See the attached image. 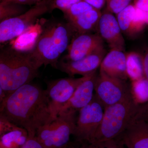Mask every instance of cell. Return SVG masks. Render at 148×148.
I'll return each instance as SVG.
<instances>
[{
  "instance_id": "obj_6",
  "label": "cell",
  "mask_w": 148,
  "mask_h": 148,
  "mask_svg": "<svg viewBox=\"0 0 148 148\" xmlns=\"http://www.w3.org/2000/svg\"><path fill=\"white\" fill-rule=\"evenodd\" d=\"M51 0H43L32 6L25 13L0 22V43L11 40L23 34L40 16L51 12Z\"/></svg>"
},
{
  "instance_id": "obj_15",
  "label": "cell",
  "mask_w": 148,
  "mask_h": 148,
  "mask_svg": "<svg viewBox=\"0 0 148 148\" xmlns=\"http://www.w3.org/2000/svg\"><path fill=\"white\" fill-rule=\"evenodd\" d=\"M100 71L109 76L126 80L128 77L126 69V54L121 51L111 49L103 58Z\"/></svg>"
},
{
  "instance_id": "obj_13",
  "label": "cell",
  "mask_w": 148,
  "mask_h": 148,
  "mask_svg": "<svg viewBox=\"0 0 148 148\" xmlns=\"http://www.w3.org/2000/svg\"><path fill=\"white\" fill-rule=\"evenodd\" d=\"M117 138L127 148H148V121L134 116Z\"/></svg>"
},
{
  "instance_id": "obj_11",
  "label": "cell",
  "mask_w": 148,
  "mask_h": 148,
  "mask_svg": "<svg viewBox=\"0 0 148 148\" xmlns=\"http://www.w3.org/2000/svg\"><path fill=\"white\" fill-rule=\"evenodd\" d=\"M106 55V49L103 48L77 61H66L60 59L57 69L71 77L76 75L84 76L96 71Z\"/></svg>"
},
{
  "instance_id": "obj_17",
  "label": "cell",
  "mask_w": 148,
  "mask_h": 148,
  "mask_svg": "<svg viewBox=\"0 0 148 148\" xmlns=\"http://www.w3.org/2000/svg\"><path fill=\"white\" fill-rule=\"evenodd\" d=\"M28 138V132L19 127L10 132L0 135V148H21Z\"/></svg>"
},
{
  "instance_id": "obj_35",
  "label": "cell",
  "mask_w": 148,
  "mask_h": 148,
  "mask_svg": "<svg viewBox=\"0 0 148 148\" xmlns=\"http://www.w3.org/2000/svg\"><path fill=\"white\" fill-rule=\"evenodd\" d=\"M34 1H36L37 3L40 2L42 1H43V0H34Z\"/></svg>"
},
{
  "instance_id": "obj_19",
  "label": "cell",
  "mask_w": 148,
  "mask_h": 148,
  "mask_svg": "<svg viewBox=\"0 0 148 148\" xmlns=\"http://www.w3.org/2000/svg\"><path fill=\"white\" fill-rule=\"evenodd\" d=\"M136 8L134 4L129 5L117 14V20L122 33L132 36V27Z\"/></svg>"
},
{
  "instance_id": "obj_8",
  "label": "cell",
  "mask_w": 148,
  "mask_h": 148,
  "mask_svg": "<svg viewBox=\"0 0 148 148\" xmlns=\"http://www.w3.org/2000/svg\"><path fill=\"white\" fill-rule=\"evenodd\" d=\"M131 91L125 80L109 76L100 71L97 75L95 95L104 109L121 101Z\"/></svg>"
},
{
  "instance_id": "obj_20",
  "label": "cell",
  "mask_w": 148,
  "mask_h": 148,
  "mask_svg": "<svg viewBox=\"0 0 148 148\" xmlns=\"http://www.w3.org/2000/svg\"><path fill=\"white\" fill-rule=\"evenodd\" d=\"M27 5L10 1L0 2V22L14 18L26 12Z\"/></svg>"
},
{
  "instance_id": "obj_21",
  "label": "cell",
  "mask_w": 148,
  "mask_h": 148,
  "mask_svg": "<svg viewBox=\"0 0 148 148\" xmlns=\"http://www.w3.org/2000/svg\"><path fill=\"white\" fill-rule=\"evenodd\" d=\"M131 89L132 95L137 103L148 101V80L145 77L133 81Z\"/></svg>"
},
{
  "instance_id": "obj_25",
  "label": "cell",
  "mask_w": 148,
  "mask_h": 148,
  "mask_svg": "<svg viewBox=\"0 0 148 148\" xmlns=\"http://www.w3.org/2000/svg\"><path fill=\"white\" fill-rule=\"evenodd\" d=\"M82 0H51V12L55 9L63 12L67 10L73 5Z\"/></svg>"
},
{
  "instance_id": "obj_24",
  "label": "cell",
  "mask_w": 148,
  "mask_h": 148,
  "mask_svg": "<svg viewBox=\"0 0 148 148\" xmlns=\"http://www.w3.org/2000/svg\"><path fill=\"white\" fill-rule=\"evenodd\" d=\"M132 0H106V9L111 13L118 14L130 4Z\"/></svg>"
},
{
  "instance_id": "obj_18",
  "label": "cell",
  "mask_w": 148,
  "mask_h": 148,
  "mask_svg": "<svg viewBox=\"0 0 148 148\" xmlns=\"http://www.w3.org/2000/svg\"><path fill=\"white\" fill-rule=\"evenodd\" d=\"M126 69L128 77L132 81L145 76L143 57L138 53L131 52L126 54Z\"/></svg>"
},
{
  "instance_id": "obj_14",
  "label": "cell",
  "mask_w": 148,
  "mask_h": 148,
  "mask_svg": "<svg viewBox=\"0 0 148 148\" xmlns=\"http://www.w3.org/2000/svg\"><path fill=\"white\" fill-rule=\"evenodd\" d=\"M98 75L95 71L88 75L78 86L71 98L61 108L60 112L69 109L79 111L88 105L94 96L95 83Z\"/></svg>"
},
{
  "instance_id": "obj_10",
  "label": "cell",
  "mask_w": 148,
  "mask_h": 148,
  "mask_svg": "<svg viewBox=\"0 0 148 148\" xmlns=\"http://www.w3.org/2000/svg\"><path fill=\"white\" fill-rule=\"evenodd\" d=\"M104 48V40L98 33L75 35L68 48V53L61 58L75 61Z\"/></svg>"
},
{
  "instance_id": "obj_9",
  "label": "cell",
  "mask_w": 148,
  "mask_h": 148,
  "mask_svg": "<svg viewBox=\"0 0 148 148\" xmlns=\"http://www.w3.org/2000/svg\"><path fill=\"white\" fill-rule=\"evenodd\" d=\"M88 75L78 78L58 79L47 82L46 90L50 100L51 110L54 119L58 116L61 108L71 98L78 86Z\"/></svg>"
},
{
  "instance_id": "obj_26",
  "label": "cell",
  "mask_w": 148,
  "mask_h": 148,
  "mask_svg": "<svg viewBox=\"0 0 148 148\" xmlns=\"http://www.w3.org/2000/svg\"><path fill=\"white\" fill-rule=\"evenodd\" d=\"M19 126L0 116V135L17 129Z\"/></svg>"
},
{
  "instance_id": "obj_34",
  "label": "cell",
  "mask_w": 148,
  "mask_h": 148,
  "mask_svg": "<svg viewBox=\"0 0 148 148\" xmlns=\"http://www.w3.org/2000/svg\"><path fill=\"white\" fill-rule=\"evenodd\" d=\"M146 13V20L145 22L146 24H148V12H145Z\"/></svg>"
},
{
  "instance_id": "obj_23",
  "label": "cell",
  "mask_w": 148,
  "mask_h": 148,
  "mask_svg": "<svg viewBox=\"0 0 148 148\" xmlns=\"http://www.w3.org/2000/svg\"><path fill=\"white\" fill-rule=\"evenodd\" d=\"M124 145L119 138L100 142L84 143L81 148H125Z\"/></svg>"
},
{
  "instance_id": "obj_4",
  "label": "cell",
  "mask_w": 148,
  "mask_h": 148,
  "mask_svg": "<svg viewBox=\"0 0 148 148\" xmlns=\"http://www.w3.org/2000/svg\"><path fill=\"white\" fill-rule=\"evenodd\" d=\"M130 92L122 100L105 108L102 121L89 143H100L118 137L126 129L139 108Z\"/></svg>"
},
{
  "instance_id": "obj_33",
  "label": "cell",
  "mask_w": 148,
  "mask_h": 148,
  "mask_svg": "<svg viewBox=\"0 0 148 148\" xmlns=\"http://www.w3.org/2000/svg\"><path fill=\"white\" fill-rule=\"evenodd\" d=\"M61 148H76L74 147L72 145H71L70 144V143H69L68 145H67L64 146V147H63Z\"/></svg>"
},
{
  "instance_id": "obj_31",
  "label": "cell",
  "mask_w": 148,
  "mask_h": 148,
  "mask_svg": "<svg viewBox=\"0 0 148 148\" xmlns=\"http://www.w3.org/2000/svg\"><path fill=\"white\" fill-rule=\"evenodd\" d=\"M1 1L12 2L25 5H34L38 3L34 0H1Z\"/></svg>"
},
{
  "instance_id": "obj_29",
  "label": "cell",
  "mask_w": 148,
  "mask_h": 148,
  "mask_svg": "<svg viewBox=\"0 0 148 148\" xmlns=\"http://www.w3.org/2000/svg\"><path fill=\"white\" fill-rule=\"evenodd\" d=\"M84 1L89 4L93 8L99 10H101L106 3V0H84Z\"/></svg>"
},
{
  "instance_id": "obj_22",
  "label": "cell",
  "mask_w": 148,
  "mask_h": 148,
  "mask_svg": "<svg viewBox=\"0 0 148 148\" xmlns=\"http://www.w3.org/2000/svg\"><path fill=\"white\" fill-rule=\"evenodd\" d=\"M93 8H94L89 4L82 0L73 5L70 8L62 12L64 14L65 20L69 21L86 12Z\"/></svg>"
},
{
  "instance_id": "obj_32",
  "label": "cell",
  "mask_w": 148,
  "mask_h": 148,
  "mask_svg": "<svg viewBox=\"0 0 148 148\" xmlns=\"http://www.w3.org/2000/svg\"><path fill=\"white\" fill-rule=\"evenodd\" d=\"M143 61L145 77L148 80V50L143 57Z\"/></svg>"
},
{
  "instance_id": "obj_12",
  "label": "cell",
  "mask_w": 148,
  "mask_h": 148,
  "mask_svg": "<svg viewBox=\"0 0 148 148\" xmlns=\"http://www.w3.org/2000/svg\"><path fill=\"white\" fill-rule=\"evenodd\" d=\"M98 34L111 49L124 51L125 41L116 17L106 9L103 12L99 24Z\"/></svg>"
},
{
  "instance_id": "obj_7",
  "label": "cell",
  "mask_w": 148,
  "mask_h": 148,
  "mask_svg": "<svg viewBox=\"0 0 148 148\" xmlns=\"http://www.w3.org/2000/svg\"><path fill=\"white\" fill-rule=\"evenodd\" d=\"M104 107L95 94L90 103L81 109L73 135L80 143L91 142L103 120Z\"/></svg>"
},
{
  "instance_id": "obj_5",
  "label": "cell",
  "mask_w": 148,
  "mask_h": 148,
  "mask_svg": "<svg viewBox=\"0 0 148 148\" xmlns=\"http://www.w3.org/2000/svg\"><path fill=\"white\" fill-rule=\"evenodd\" d=\"M77 111H60L55 119L38 128L36 136L44 148H61L70 143L75 128Z\"/></svg>"
},
{
  "instance_id": "obj_2",
  "label": "cell",
  "mask_w": 148,
  "mask_h": 148,
  "mask_svg": "<svg viewBox=\"0 0 148 148\" xmlns=\"http://www.w3.org/2000/svg\"><path fill=\"white\" fill-rule=\"evenodd\" d=\"M41 30L28 54L37 69L50 65L57 69L61 54L67 50L74 36L68 21L55 18L42 20Z\"/></svg>"
},
{
  "instance_id": "obj_16",
  "label": "cell",
  "mask_w": 148,
  "mask_h": 148,
  "mask_svg": "<svg viewBox=\"0 0 148 148\" xmlns=\"http://www.w3.org/2000/svg\"><path fill=\"white\" fill-rule=\"evenodd\" d=\"M102 14L101 10L93 8L68 21L73 29L74 36L92 33L98 30Z\"/></svg>"
},
{
  "instance_id": "obj_27",
  "label": "cell",
  "mask_w": 148,
  "mask_h": 148,
  "mask_svg": "<svg viewBox=\"0 0 148 148\" xmlns=\"http://www.w3.org/2000/svg\"><path fill=\"white\" fill-rule=\"evenodd\" d=\"M21 148H44L36 136H28V139Z\"/></svg>"
},
{
  "instance_id": "obj_30",
  "label": "cell",
  "mask_w": 148,
  "mask_h": 148,
  "mask_svg": "<svg viewBox=\"0 0 148 148\" xmlns=\"http://www.w3.org/2000/svg\"><path fill=\"white\" fill-rule=\"evenodd\" d=\"M133 4L137 8L148 12V0H135Z\"/></svg>"
},
{
  "instance_id": "obj_3",
  "label": "cell",
  "mask_w": 148,
  "mask_h": 148,
  "mask_svg": "<svg viewBox=\"0 0 148 148\" xmlns=\"http://www.w3.org/2000/svg\"><path fill=\"white\" fill-rule=\"evenodd\" d=\"M38 70L27 51L19 50L11 46L1 48L0 88L7 96L38 77Z\"/></svg>"
},
{
  "instance_id": "obj_1",
  "label": "cell",
  "mask_w": 148,
  "mask_h": 148,
  "mask_svg": "<svg viewBox=\"0 0 148 148\" xmlns=\"http://www.w3.org/2000/svg\"><path fill=\"white\" fill-rule=\"evenodd\" d=\"M0 116L35 136L39 127L54 119L46 90L30 82L7 96L0 104Z\"/></svg>"
},
{
  "instance_id": "obj_28",
  "label": "cell",
  "mask_w": 148,
  "mask_h": 148,
  "mask_svg": "<svg viewBox=\"0 0 148 148\" xmlns=\"http://www.w3.org/2000/svg\"><path fill=\"white\" fill-rule=\"evenodd\" d=\"M135 117L148 121V101L145 104L140 105Z\"/></svg>"
}]
</instances>
